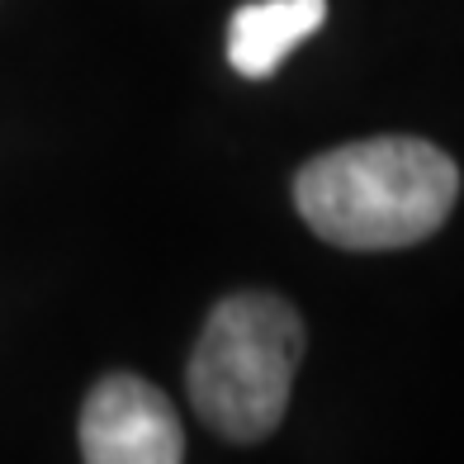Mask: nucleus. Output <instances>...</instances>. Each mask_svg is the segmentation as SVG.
<instances>
[{
    "instance_id": "nucleus-1",
    "label": "nucleus",
    "mask_w": 464,
    "mask_h": 464,
    "mask_svg": "<svg viewBox=\"0 0 464 464\" xmlns=\"http://www.w3.org/2000/svg\"><path fill=\"white\" fill-rule=\"evenodd\" d=\"M459 171L436 142L365 138L313 157L294 180L299 218L346 251H398L427 242L450 218Z\"/></svg>"
},
{
    "instance_id": "nucleus-2",
    "label": "nucleus",
    "mask_w": 464,
    "mask_h": 464,
    "mask_svg": "<svg viewBox=\"0 0 464 464\" xmlns=\"http://www.w3.org/2000/svg\"><path fill=\"white\" fill-rule=\"evenodd\" d=\"M304 361V323L280 294H232L195 342L185 370L189 403L223 440H266L289 408Z\"/></svg>"
},
{
    "instance_id": "nucleus-3",
    "label": "nucleus",
    "mask_w": 464,
    "mask_h": 464,
    "mask_svg": "<svg viewBox=\"0 0 464 464\" xmlns=\"http://www.w3.org/2000/svg\"><path fill=\"white\" fill-rule=\"evenodd\" d=\"M81 455L91 464H180L185 431L157 384L110 374L81 408Z\"/></svg>"
},
{
    "instance_id": "nucleus-4",
    "label": "nucleus",
    "mask_w": 464,
    "mask_h": 464,
    "mask_svg": "<svg viewBox=\"0 0 464 464\" xmlns=\"http://www.w3.org/2000/svg\"><path fill=\"white\" fill-rule=\"evenodd\" d=\"M327 0H251L227 24V62L246 81H266L280 62L323 29Z\"/></svg>"
}]
</instances>
